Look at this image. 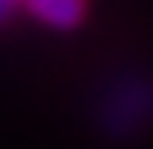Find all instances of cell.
Listing matches in <instances>:
<instances>
[{
    "label": "cell",
    "mask_w": 153,
    "mask_h": 149,
    "mask_svg": "<svg viewBox=\"0 0 153 149\" xmlns=\"http://www.w3.org/2000/svg\"><path fill=\"white\" fill-rule=\"evenodd\" d=\"M11 4H14V0H0V18H4V14L11 11Z\"/></svg>",
    "instance_id": "7a4b0ae2"
},
{
    "label": "cell",
    "mask_w": 153,
    "mask_h": 149,
    "mask_svg": "<svg viewBox=\"0 0 153 149\" xmlns=\"http://www.w3.org/2000/svg\"><path fill=\"white\" fill-rule=\"evenodd\" d=\"M36 18H43L46 25H57V29H71L85 18V7L89 0H22Z\"/></svg>",
    "instance_id": "6da1fadb"
}]
</instances>
